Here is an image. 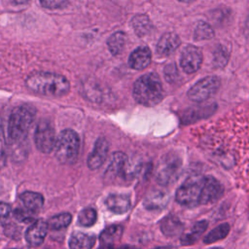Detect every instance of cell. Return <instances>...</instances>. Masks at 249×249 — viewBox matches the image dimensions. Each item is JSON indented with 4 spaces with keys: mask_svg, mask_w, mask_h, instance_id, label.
Segmentation results:
<instances>
[{
    "mask_svg": "<svg viewBox=\"0 0 249 249\" xmlns=\"http://www.w3.org/2000/svg\"><path fill=\"white\" fill-rule=\"evenodd\" d=\"M34 118L35 110L30 105H19L14 108L8 123V136L13 145H20L25 141Z\"/></svg>",
    "mask_w": 249,
    "mask_h": 249,
    "instance_id": "4",
    "label": "cell"
},
{
    "mask_svg": "<svg viewBox=\"0 0 249 249\" xmlns=\"http://www.w3.org/2000/svg\"><path fill=\"white\" fill-rule=\"evenodd\" d=\"M95 243L93 235L81 231L73 232L69 239L70 249H91Z\"/></svg>",
    "mask_w": 249,
    "mask_h": 249,
    "instance_id": "16",
    "label": "cell"
},
{
    "mask_svg": "<svg viewBox=\"0 0 249 249\" xmlns=\"http://www.w3.org/2000/svg\"><path fill=\"white\" fill-rule=\"evenodd\" d=\"M25 85L35 93L52 97L64 96L70 90L69 81L63 75L53 72H33L26 78Z\"/></svg>",
    "mask_w": 249,
    "mask_h": 249,
    "instance_id": "2",
    "label": "cell"
},
{
    "mask_svg": "<svg viewBox=\"0 0 249 249\" xmlns=\"http://www.w3.org/2000/svg\"><path fill=\"white\" fill-rule=\"evenodd\" d=\"M207 225L208 223L206 221L196 222L189 232L181 236V243L183 245H191L196 243V240L201 236V234L206 231Z\"/></svg>",
    "mask_w": 249,
    "mask_h": 249,
    "instance_id": "22",
    "label": "cell"
},
{
    "mask_svg": "<svg viewBox=\"0 0 249 249\" xmlns=\"http://www.w3.org/2000/svg\"><path fill=\"white\" fill-rule=\"evenodd\" d=\"M152 61L151 51L148 47L141 46L136 48L129 55L128 64L132 69L142 70L149 66Z\"/></svg>",
    "mask_w": 249,
    "mask_h": 249,
    "instance_id": "13",
    "label": "cell"
},
{
    "mask_svg": "<svg viewBox=\"0 0 249 249\" xmlns=\"http://www.w3.org/2000/svg\"><path fill=\"white\" fill-rule=\"evenodd\" d=\"M178 1L184 2V3H192V2H194V1H196V0H178Z\"/></svg>",
    "mask_w": 249,
    "mask_h": 249,
    "instance_id": "35",
    "label": "cell"
},
{
    "mask_svg": "<svg viewBox=\"0 0 249 249\" xmlns=\"http://www.w3.org/2000/svg\"><path fill=\"white\" fill-rule=\"evenodd\" d=\"M14 217L17 221L20 223H27L34 221L35 213L23 208H17L14 210Z\"/></svg>",
    "mask_w": 249,
    "mask_h": 249,
    "instance_id": "29",
    "label": "cell"
},
{
    "mask_svg": "<svg viewBox=\"0 0 249 249\" xmlns=\"http://www.w3.org/2000/svg\"><path fill=\"white\" fill-rule=\"evenodd\" d=\"M123 233V228L121 226H110L106 228L100 234L101 245H111L114 246V243L117 242Z\"/></svg>",
    "mask_w": 249,
    "mask_h": 249,
    "instance_id": "23",
    "label": "cell"
},
{
    "mask_svg": "<svg viewBox=\"0 0 249 249\" xmlns=\"http://www.w3.org/2000/svg\"><path fill=\"white\" fill-rule=\"evenodd\" d=\"M124 249H131V248H128V247H124Z\"/></svg>",
    "mask_w": 249,
    "mask_h": 249,
    "instance_id": "38",
    "label": "cell"
},
{
    "mask_svg": "<svg viewBox=\"0 0 249 249\" xmlns=\"http://www.w3.org/2000/svg\"><path fill=\"white\" fill-rule=\"evenodd\" d=\"M230 229H231L230 225L227 223L219 225L217 228H215L214 230L209 231V233L204 237V239H203L204 243L209 244V243H213L220 239L225 238L228 235Z\"/></svg>",
    "mask_w": 249,
    "mask_h": 249,
    "instance_id": "25",
    "label": "cell"
},
{
    "mask_svg": "<svg viewBox=\"0 0 249 249\" xmlns=\"http://www.w3.org/2000/svg\"><path fill=\"white\" fill-rule=\"evenodd\" d=\"M130 24H131L133 31L139 37L147 35L152 29V22H151L150 18L146 15H143V14H138V15L134 16L131 18Z\"/></svg>",
    "mask_w": 249,
    "mask_h": 249,
    "instance_id": "19",
    "label": "cell"
},
{
    "mask_svg": "<svg viewBox=\"0 0 249 249\" xmlns=\"http://www.w3.org/2000/svg\"><path fill=\"white\" fill-rule=\"evenodd\" d=\"M6 137L3 131L2 124H0V166L5 162V146H6Z\"/></svg>",
    "mask_w": 249,
    "mask_h": 249,
    "instance_id": "33",
    "label": "cell"
},
{
    "mask_svg": "<svg viewBox=\"0 0 249 249\" xmlns=\"http://www.w3.org/2000/svg\"><path fill=\"white\" fill-rule=\"evenodd\" d=\"M181 45V40L179 36L173 32H167L163 34L158 42L157 53L161 56L170 55L175 50Z\"/></svg>",
    "mask_w": 249,
    "mask_h": 249,
    "instance_id": "12",
    "label": "cell"
},
{
    "mask_svg": "<svg viewBox=\"0 0 249 249\" xmlns=\"http://www.w3.org/2000/svg\"><path fill=\"white\" fill-rule=\"evenodd\" d=\"M34 141L36 148L44 154H49L54 149L55 145V132L52 124L47 120H42L38 123L35 133Z\"/></svg>",
    "mask_w": 249,
    "mask_h": 249,
    "instance_id": "7",
    "label": "cell"
},
{
    "mask_svg": "<svg viewBox=\"0 0 249 249\" xmlns=\"http://www.w3.org/2000/svg\"><path fill=\"white\" fill-rule=\"evenodd\" d=\"M214 30L211 25L205 21H199L195 29V39L196 41L200 40H208L213 38Z\"/></svg>",
    "mask_w": 249,
    "mask_h": 249,
    "instance_id": "26",
    "label": "cell"
},
{
    "mask_svg": "<svg viewBox=\"0 0 249 249\" xmlns=\"http://www.w3.org/2000/svg\"><path fill=\"white\" fill-rule=\"evenodd\" d=\"M80 139L76 131L64 129L56 138L54 145L55 157L60 163L73 164L79 156Z\"/></svg>",
    "mask_w": 249,
    "mask_h": 249,
    "instance_id": "5",
    "label": "cell"
},
{
    "mask_svg": "<svg viewBox=\"0 0 249 249\" xmlns=\"http://www.w3.org/2000/svg\"><path fill=\"white\" fill-rule=\"evenodd\" d=\"M209 249H222V248H219V247H214V248H209Z\"/></svg>",
    "mask_w": 249,
    "mask_h": 249,
    "instance_id": "37",
    "label": "cell"
},
{
    "mask_svg": "<svg viewBox=\"0 0 249 249\" xmlns=\"http://www.w3.org/2000/svg\"><path fill=\"white\" fill-rule=\"evenodd\" d=\"M202 59L201 50L198 47L190 45L183 50L180 57V64L186 73L193 74L199 69Z\"/></svg>",
    "mask_w": 249,
    "mask_h": 249,
    "instance_id": "8",
    "label": "cell"
},
{
    "mask_svg": "<svg viewBox=\"0 0 249 249\" xmlns=\"http://www.w3.org/2000/svg\"><path fill=\"white\" fill-rule=\"evenodd\" d=\"M106 207L116 214H124L130 208V197L124 194H112L105 199Z\"/></svg>",
    "mask_w": 249,
    "mask_h": 249,
    "instance_id": "14",
    "label": "cell"
},
{
    "mask_svg": "<svg viewBox=\"0 0 249 249\" xmlns=\"http://www.w3.org/2000/svg\"><path fill=\"white\" fill-rule=\"evenodd\" d=\"M40 3L44 8L54 10L66 6L68 0H40Z\"/></svg>",
    "mask_w": 249,
    "mask_h": 249,
    "instance_id": "31",
    "label": "cell"
},
{
    "mask_svg": "<svg viewBox=\"0 0 249 249\" xmlns=\"http://www.w3.org/2000/svg\"><path fill=\"white\" fill-rule=\"evenodd\" d=\"M221 80L215 76L205 77L196 82L188 91V97L195 102H202L217 92Z\"/></svg>",
    "mask_w": 249,
    "mask_h": 249,
    "instance_id": "6",
    "label": "cell"
},
{
    "mask_svg": "<svg viewBox=\"0 0 249 249\" xmlns=\"http://www.w3.org/2000/svg\"><path fill=\"white\" fill-rule=\"evenodd\" d=\"M180 161L176 159L166 160L158 171L157 180L160 185H167L174 181L178 175Z\"/></svg>",
    "mask_w": 249,
    "mask_h": 249,
    "instance_id": "11",
    "label": "cell"
},
{
    "mask_svg": "<svg viewBox=\"0 0 249 249\" xmlns=\"http://www.w3.org/2000/svg\"><path fill=\"white\" fill-rule=\"evenodd\" d=\"M20 200L25 209L35 213L40 210L44 204V197L41 194L35 192H24L20 195Z\"/></svg>",
    "mask_w": 249,
    "mask_h": 249,
    "instance_id": "17",
    "label": "cell"
},
{
    "mask_svg": "<svg viewBox=\"0 0 249 249\" xmlns=\"http://www.w3.org/2000/svg\"><path fill=\"white\" fill-rule=\"evenodd\" d=\"M97 219V213L94 208L88 207L83 209L78 215V223L83 227H90L94 225Z\"/></svg>",
    "mask_w": 249,
    "mask_h": 249,
    "instance_id": "27",
    "label": "cell"
},
{
    "mask_svg": "<svg viewBox=\"0 0 249 249\" xmlns=\"http://www.w3.org/2000/svg\"><path fill=\"white\" fill-rule=\"evenodd\" d=\"M168 202V196L161 191H155L149 194L144 199V205L147 209L160 210Z\"/></svg>",
    "mask_w": 249,
    "mask_h": 249,
    "instance_id": "18",
    "label": "cell"
},
{
    "mask_svg": "<svg viewBox=\"0 0 249 249\" xmlns=\"http://www.w3.org/2000/svg\"><path fill=\"white\" fill-rule=\"evenodd\" d=\"M164 95L162 84L156 73H147L136 80L133 86V97L142 105L155 106Z\"/></svg>",
    "mask_w": 249,
    "mask_h": 249,
    "instance_id": "3",
    "label": "cell"
},
{
    "mask_svg": "<svg viewBox=\"0 0 249 249\" xmlns=\"http://www.w3.org/2000/svg\"><path fill=\"white\" fill-rule=\"evenodd\" d=\"M157 249H174V248H171V247H160V248H157Z\"/></svg>",
    "mask_w": 249,
    "mask_h": 249,
    "instance_id": "36",
    "label": "cell"
},
{
    "mask_svg": "<svg viewBox=\"0 0 249 249\" xmlns=\"http://www.w3.org/2000/svg\"><path fill=\"white\" fill-rule=\"evenodd\" d=\"M15 1V3H17V4H24V3H26L27 1H29V0H14Z\"/></svg>",
    "mask_w": 249,
    "mask_h": 249,
    "instance_id": "34",
    "label": "cell"
},
{
    "mask_svg": "<svg viewBox=\"0 0 249 249\" xmlns=\"http://www.w3.org/2000/svg\"><path fill=\"white\" fill-rule=\"evenodd\" d=\"M71 221H72V215L70 213L65 212V213H59L53 216L47 224H48V228L58 231V230L67 228L68 225L71 223Z\"/></svg>",
    "mask_w": 249,
    "mask_h": 249,
    "instance_id": "24",
    "label": "cell"
},
{
    "mask_svg": "<svg viewBox=\"0 0 249 249\" xmlns=\"http://www.w3.org/2000/svg\"><path fill=\"white\" fill-rule=\"evenodd\" d=\"M109 151V143L104 137H100L96 140L93 150L89 155L88 166L90 169L99 168L105 161Z\"/></svg>",
    "mask_w": 249,
    "mask_h": 249,
    "instance_id": "9",
    "label": "cell"
},
{
    "mask_svg": "<svg viewBox=\"0 0 249 249\" xmlns=\"http://www.w3.org/2000/svg\"><path fill=\"white\" fill-rule=\"evenodd\" d=\"M126 43L125 33L123 31H117L113 33L107 40V46L110 53L113 55H119L123 53Z\"/></svg>",
    "mask_w": 249,
    "mask_h": 249,
    "instance_id": "21",
    "label": "cell"
},
{
    "mask_svg": "<svg viewBox=\"0 0 249 249\" xmlns=\"http://www.w3.org/2000/svg\"><path fill=\"white\" fill-rule=\"evenodd\" d=\"M164 77H165V80L169 83L177 82V80L179 78V72H178V69L176 67V64L170 63V64L165 66V68H164Z\"/></svg>",
    "mask_w": 249,
    "mask_h": 249,
    "instance_id": "30",
    "label": "cell"
},
{
    "mask_svg": "<svg viewBox=\"0 0 249 249\" xmlns=\"http://www.w3.org/2000/svg\"><path fill=\"white\" fill-rule=\"evenodd\" d=\"M160 230L167 236H175L182 232L183 224L177 217L166 216L160 222Z\"/></svg>",
    "mask_w": 249,
    "mask_h": 249,
    "instance_id": "20",
    "label": "cell"
},
{
    "mask_svg": "<svg viewBox=\"0 0 249 249\" xmlns=\"http://www.w3.org/2000/svg\"><path fill=\"white\" fill-rule=\"evenodd\" d=\"M127 157L122 152H116L110 160V164L107 169V173L113 176L124 177L126 170L127 165Z\"/></svg>",
    "mask_w": 249,
    "mask_h": 249,
    "instance_id": "15",
    "label": "cell"
},
{
    "mask_svg": "<svg viewBox=\"0 0 249 249\" xmlns=\"http://www.w3.org/2000/svg\"><path fill=\"white\" fill-rule=\"evenodd\" d=\"M223 194L222 184L212 176L193 175L177 190L176 200L179 204L195 207L218 200Z\"/></svg>",
    "mask_w": 249,
    "mask_h": 249,
    "instance_id": "1",
    "label": "cell"
},
{
    "mask_svg": "<svg viewBox=\"0 0 249 249\" xmlns=\"http://www.w3.org/2000/svg\"><path fill=\"white\" fill-rule=\"evenodd\" d=\"M229 60V53L228 51L220 46L217 48L214 52V56H213V64L216 67H224Z\"/></svg>",
    "mask_w": 249,
    "mask_h": 249,
    "instance_id": "28",
    "label": "cell"
},
{
    "mask_svg": "<svg viewBox=\"0 0 249 249\" xmlns=\"http://www.w3.org/2000/svg\"><path fill=\"white\" fill-rule=\"evenodd\" d=\"M48 231V224L42 220H35L25 231V240L30 246H39L43 243Z\"/></svg>",
    "mask_w": 249,
    "mask_h": 249,
    "instance_id": "10",
    "label": "cell"
},
{
    "mask_svg": "<svg viewBox=\"0 0 249 249\" xmlns=\"http://www.w3.org/2000/svg\"><path fill=\"white\" fill-rule=\"evenodd\" d=\"M11 212H12L11 206L6 202L0 201V223L6 222L9 216L11 215Z\"/></svg>",
    "mask_w": 249,
    "mask_h": 249,
    "instance_id": "32",
    "label": "cell"
}]
</instances>
